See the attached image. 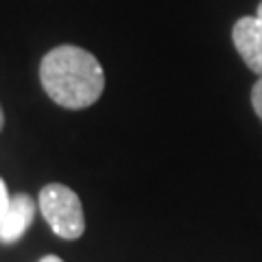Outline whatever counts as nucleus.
Here are the masks:
<instances>
[{
  "instance_id": "nucleus-5",
  "label": "nucleus",
  "mask_w": 262,
  "mask_h": 262,
  "mask_svg": "<svg viewBox=\"0 0 262 262\" xmlns=\"http://www.w3.org/2000/svg\"><path fill=\"white\" fill-rule=\"evenodd\" d=\"M251 105H253V112L258 114V118L262 120V77L256 81V85L251 90Z\"/></svg>"
},
{
  "instance_id": "nucleus-7",
  "label": "nucleus",
  "mask_w": 262,
  "mask_h": 262,
  "mask_svg": "<svg viewBox=\"0 0 262 262\" xmlns=\"http://www.w3.org/2000/svg\"><path fill=\"white\" fill-rule=\"evenodd\" d=\"M39 262H63V260H61L59 256H53V253H51V256H44Z\"/></svg>"
},
{
  "instance_id": "nucleus-3",
  "label": "nucleus",
  "mask_w": 262,
  "mask_h": 262,
  "mask_svg": "<svg viewBox=\"0 0 262 262\" xmlns=\"http://www.w3.org/2000/svg\"><path fill=\"white\" fill-rule=\"evenodd\" d=\"M232 39L247 68L262 77V22L256 15H245L234 24Z\"/></svg>"
},
{
  "instance_id": "nucleus-6",
  "label": "nucleus",
  "mask_w": 262,
  "mask_h": 262,
  "mask_svg": "<svg viewBox=\"0 0 262 262\" xmlns=\"http://www.w3.org/2000/svg\"><path fill=\"white\" fill-rule=\"evenodd\" d=\"M9 203H11V194H9V190H7L5 179L0 177V219H3L7 208H9Z\"/></svg>"
},
{
  "instance_id": "nucleus-8",
  "label": "nucleus",
  "mask_w": 262,
  "mask_h": 262,
  "mask_svg": "<svg viewBox=\"0 0 262 262\" xmlns=\"http://www.w3.org/2000/svg\"><path fill=\"white\" fill-rule=\"evenodd\" d=\"M3 127H5V112L0 107V131H3Z\"/></svg>"
},
{
  "instance_id": "nucleus-9",
  "label": "nucleus",
  "mask_w": 262,
  "mask_h": 262,
  "mask_svg": "<svg viewBox=\"0 0 262 262\" xmlns=\"http://www.w3.org/2000/svg\"><path fill=\"white\" fill-rule=\"evenodd\" d=\"M256 18H258V20H260V22H262V3H260V5H258V13H256Z\"/></svg>"
},
{
  "instance_id": "nucleus-1",
  "label": "nucleus",
  "mask_w": 262,
  "mask_h": 262,
  "mask_svg": "<svg viewBox=\"0 0 262 262\" xmlns=\"http://www.w3.org/2000/svg\"><path fill=\"white\" fill-rule=\"evenodd\" d=\"M44 92L66 110H85L101 98L105 72L96 57L81 46H55L39 63Z\"/></svg>"
},
{
  "instance_id": "nucleus-2",
  "label": "nucleus",
  "mask_w": 262,
  "mask_h": 262,
  "mask_svg": "<svg viewBox=\"0 0 262 262\" xmlns=\"http://www.w3.org/2000/svg\"><path fill=\"white\" fill-rule=\"evenodd\" d=\"M39 212L63 241H77L85 232V214L79 194L63 184H46L39 190Z\"/></svg>"
},
{
  "instance_id": "nucleus-4",
  "label": "nucleus",
  "mask_w": 262,
  "mask_h": 262,
  "mask_svg": "<svg viewBox=\"0 0 262 262\" xmlns=\"http://www.w3.org/2000/svg\"><path fill=\"white\" fill-rule=\"evenodd\" d=\"M35 201L29 194H15L11 196V203L7 212L0 219V243L3 245H13L18 243L27 229L31 227L33 219H35Z\"/></svg>"
}]
</instances>
